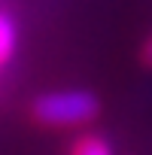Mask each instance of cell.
<instances>
[{
	"instance_id": "6da1fadb",
	"label": "cell",
	"mask_w": 152,
	"mask_h": 155,
	"mask_svg": "<svg viewBox=\"0 0 152 155\" xmlns=\"http://www.w3.org/2000/svg\"><path fill=\"white\" fill-rule=\"evenodd\" d=\"M101 104L94 94L82 91V88H61V91H49L43 97H37L34 104V116L43 125L52 128H76L85 125L97 116Z\"/></svg>"
},
{
	"instance_id": "7a4b0ae2",
	"label": "cell",
	"mask_w": 152,
	"mask_h": 155,
	"mask_svg": "<svg viewBox=\"0 0 152 155\" xmlns=\"http://www.w3.org/2000/svg\"><path fill=\"white\" fill-rule=\"evenodd\" d=\"M70 155H116V152H113V146H110L107 137H101V134H82L79 140L73 143Z\"/></svg>"
},
{
	"instance_id": "3957f363",
	"label": "cell",
	"mask_w": 152,
	"mask_h": 155,
	"mask_svg": "<svg viewBox=\"0 0 152 155\" xmlns=\"http://www.w3.org/2000/svg\"><path fill=\"white\" fill-rule=\"evenodd\" d=\"M15 52V25L0 12V67H3Z\"/></svg>"
},
{
	"instance_id": "277c9868",
	"label": "cell",
	"mask_w": 152,
	"mask_h": 155,
	"mask_svg": "<svg viewBox=\"0 0 152 155\" xmlns=\"http://www.w3.org/2000/svg\"><path fill=\"white\" fill-rule=\"evenodd\" d=\"M143 58H146V64H152V40L146 43V49H143Z\"/></svg>"
}]
</instances>
